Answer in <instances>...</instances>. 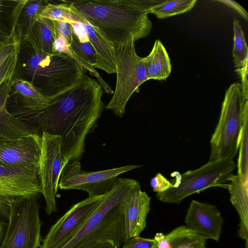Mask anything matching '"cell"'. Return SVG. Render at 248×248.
Returning a JSON list of instances; mask_svg holds the SVG:
<instances>
[{
    "instance_id": "cell-4",
    "label": "cell",
    "mask_w": 248,
    "mask_h": 248,
    "mask_svg": "<svg viewBox=\"0 0 248 248\" xmlns=\"http://www.w3.org/2000/svg\"><path fill=\"white\" fill-rule=\"evenodd\" d=\"M137 182L118 178L75 235L61 248H120L124 244L122 202Z\"/></svg>"
},
{
    "instance_id": "cell-5",
    "label": "cell",
    "mask_w": 248,
    "mask_h": 248,
    "mask_svg": "<svg viewBox=\"0 0 248 248\" xmlns=\"http://www.w3.org/2000/svg\"><path fill=\"white\" fill-rule=\"evenodd\" d=\"M248 105L240 83L232 84L226 90L219 120L210 140L209 161L233 159L239 149L243 115Z\"/></svg>"
},
{
    "instance_id": "cell-22",
    "label": "cell",
    "mask_w": 248,
    "mask_h": 248,
    "mask_svg": "<svg viewBox=\"0 0 248 248\" xmlns=\"http://www.w3.org/2000/svg\"><path fill=\"white\" fill-rule=\"evenodd\" d=\"M48 2L43 0H27L16 27L15 34L19 41L28 37L38 19L39 13Z\"/></svg>"
},
{
    "instance_id": "cell-27",
    "label": "cell",
    "mask_w": 248,
    "mask_h": 248,
    "mask_svg": "<svg viewBox=\"0 0 248 248\" xmlns=\"http://www.w3.org/2000/svg\"><path fill=\"white\" fill-rule=\"evenodd\" d=\"M46 4L39 14V17L48 18L54 21H66L75 23V14L71 10L70 3Z\"/></svg>"
},
{
    "instance_id": "cell-37",
    "label": "cell",
    "mask_w": 248,
    "mask_h": 248,
    "mask_svg": "<svg viewBox=\"0 0 248 248\" xmlns=\"http://www.w3.org/2000/svg\"><path fill=\"white\" fill-rule=\"evenodd\" d=\"M6 224H7L3 223L0 221V245L1 243L4 238V236L6 231L5 227L6 226Z\"/></svg>"
},
{
    "instance_id": "cell-25",
    "label": "cell",
    "mask_w": 248,
    "mask_h": 248,
    "mask_svg": "<svg viewBox=\"0 0 248 248\" xmlns=\"http://www.w3.org/2000/svg\"><path fill=\"white\" fill-rule=\"evenodd\" d=\"M197 2L196 0H162L151 7L148 13L159 19H165L190 11Z\"/></svg>"
},
{
    "instance_id": "cell-16",
    "label": "cell",
    "mask_w": 248,
    "mask_h": 248,
    "mask_svg": "<svg viewBox=\"0 0 248 248\" xmlns=\"http://www.w3.org/2000/svg\"><path fill=\"white\" fill-rule=\"evenodd\" d=\"M229 185L225 188L228 189L230 201L236 210L240 218L239 236L246 242L248 248V185L244 184L238 175L232 173L228 178Z\"/></svg>"
},
{
    "instance_id": "cell-30",
    "label": "cell",
    "mask_w": 248,
    "mask_h": 248,
    "mask_svg": "<svg viewBox=\"0 0 248 248\" xmlns=\"http://www.w3.org/2000/svg\"><path fill=\"white\" fill-rule=\"evenodd\" d=\"M156 246L154 239L135 237L123 244L122 248H154Z\"/></svg>"
},
{
    "instance_id": "cell-23",
    "label": "cell",
    "mask_w": 248,
    "mask_h": 248,
    "mask_svg": "<svg viewBox=\"0 0 248 248\" xmlns=\"http://www.w3.org/2000/svg\"><path fill=\"white\" fill-rule=\"evenodd\" d=\"M165 236L170 248H206L207 239L185 225L175 228Z\"/></svg>"
},
{
    "instance_id": "cell-10",
    "label": "cell",
    "mask_w": 248,
    "mask_h": 248,
    "mask_svg": "<svg viewBox=\"0 0 248 248\" xmlns=\"http://www.w3.org/2000/svg\"><path fill=\"white\" fill-rule=\"evenodd\" d=\"M142 166L130 165L100 171H86L81 169L80 161L69 163L62 170L58 188L83 190L89 196L104 195L111 189L120 175Z\"/></svg>"
},
{
    "instance_id": "cell-20",
    "label": "cell",
    "mask_w": 248,
    "mask_h": 248,
    "mask_svg": "<svg viewBox=\"0 0 248 248\" xmlns=\"http://www.w3.org/2000/svg\"><path fill=\"white\" fill-rule=\"evenodd\" d=\"M27 0H0V50L15 35L16 23Z\"/></svg>"
},
{
    "instance_id": "cell-14",
    "label": "cell",
    "mask_w": 248,
    "mask_h": 248,
    "mask_svg": "<svg viewBox=\"0 0 248 248\" xmlns=\"http://www.w3.org/2000/svg\"><path fill=\"white\" fill-rule=\"evenodd\" d=\"M151 198L142 191L139 182L132 187L122 202L124 217V243L140 236L146 226Z\"/></svg>"
},
{
    "instance_id": "cell-36",
    "label": "cell",
    "mask_w": 248,
    "mask_h": 248,
    "mask_svg": "<svg viewBox=\"0 0 248 248\" xmlns=\"http://www.w3.org/2000/svg\"><path fill=\"white\" fill-rule=\"evenodd\" d=\"M154 239L156 241L157 248H170L168 241L163 233H157Z\"/></svg>"
},
{
    "instance_id": "cell-33",
    "label": "cell",
    "mask_w": 248,
    "mask_h": 248,
    "mask_svg": "<svg viewBox=\"0 0 248 248\" xmlns=\"http://www.w3.org/2000/svg\"><path fill=\"white\" fill-rule=\"evenodd\" d=\"M19 40L16 34L0 50V66L18 48Z\"/></svg>"
},
{
    "instance_id": "cell-38",
    "label": "cell",
    "mask_w": 248,
    "mask_h": 248,
    "mask_svg": "<svg viewBox=\"0 0 248 248\" xmlns=\"http://www.w3.org/2000/svg\"><path fill=\"white\" fill-rule=\"evenodd\" d=\"M156 248V247H155V248Z\"/></svg>"
},
{
    "instance_id": "cell-13",
    "label": "cell",
    "mask_w": 248,
    "mask_h": 248,
    "mask_svg": "<svg viewBox=\"0 0 248 248\" xmlns=\"http://www.w3.org/2000/svg\"><path fill=\"white\" fill-rule=\"evenodd\" d=\"M41 147L38 134L0 137V165L13 169L39 167Z\"/></svg>"
},
{
    "instance_id": "cell-34",
    "label": "cell",
    "mask_w": 248,
    "mask_h": 248,
    "mask_svg": "<svg viewBox=\"0 0 248 248\" xmlns=\"http://www.w3.org/2000/svg\"><path fill=\"white\" fill-rule=\"evenodd\" d=\"M12 77L0 87V113L6 109V102L12 86Z\"/></svg>"
},
{
    "instance_id": "cell-21",
    "label": "cell",
    "mask_w": 248,
    "mask_h": 248,
    "mask_svg": "<svg viewBox=\"0 0 248 248\" xmlns=\"http://www.w3.org/2000/svg\"><path fill=\"white\" fill-rule=\"evenodd\" d=\"M56 37L54 21L39 17L26 39L39 50L46 54H53V45Z\"/></svg>"
},
{
    "instance_id": "cell-2",
    "label": "cell",
    "mask_w": 248,
    "mask_h": 248,
    "mask_svg": "<svg viewBox=\"0 0 248 248\" xmlns=\"http://www.w3.org/2000/svg\"><path fill=\"white\" fill-rule=\"evenodd\" d=\"M162 0H79L70 2L80 17L113 46L149 35L152 28L148 11Z\"/></svg>"
},
{
    "instance_id": "cell-19",
    "label": "cell",
    "mask_w": 248,
    "mask_h": 248,
    "mask_svg": "<svg viewBox=\"0 0 248 248\" xmlns=\"http://www.w3.org/2000/svg\"><path fill=\"white\" fill-rule=\"evenodd\" d=\"M148 79H166L170 74L171 65L168 53L161 41L156 39L149 54L142 58Z\"/></svg>"
},
{
    "instance_id": "cell-26",
    "label": "cell",
    "mask_w": 248,
    "mask_h": 248,
    "mask_svg": "<svg viewBox=\"0 0 248 248\" xmlns=\"http://www.w3.org/2000/svg\"><path fill=\"white\" fill-rule=\"evenodd\" d=\"M239 148L237 175L244 184L248 185V105L245 107L243 112Z\"/></svg>"
},
{
    "instance_id": "cell-7",
    "label": "cell",
    "mask_w": 248,
    "mask_h": 248,
    "mask_svg": "<svg viewBox=\"0 0 248 248\" xmlns=\"http://www.w3.org/2000/svg\"><path fill=\"white\" fill-rule=\"evenodd\" d=\"M133 37L124 44L114 46L117 75L113 96L106 106L116 116L122 118L132 94L148 80L142 58L136 53Z\"/></svg>"
},
{
    "instance_id": "cell-32",
    "label": "cell",
    "mask_w": 248,
    "mask_h": 248,
    "mask_svg": "<svg viewBox=\"0 0 248 248\" xmlns=\"http://www.w3.org/2000/svg\"><path fill=\"white\" fill-rule=\"evenodd\" d=\"M56 33L66 39L70 44L72 38L73 25L66 21H54Z\"/></svg>"
},
{
    "instance_id": "cell-8",
    "label": "cell",
    "mask_w": 248,
    "mask_h": 248,
    "mask_svg": "<svg viewBox=\"0 0 248 248\" xmlns=\"http://www.w3.org/2000/svg\"><path fill=\"white\" fill-rule=\"evenodd\" d=\"M37 197L23 198L13 202L0 248H38L43 238Z\"/></svg>"
},
{
    "instance_id": "cell-24",
    "label": "cell",
    "mask_w": 248,
    "mask_h": 248,
    "mask_svg": "<svg viewBox=\"0 0 248 248\" xmlns=\"http://www.w3.org/2000/svg\"><path fill=\"white\" fill-rule=\"evenodd\" d=\"M32 134L38 133L29 124L11 114L7 109L0 113V137L15 138Z\"/></svg>"
},
{
    "instance_id": "cell-31",
    "label": "cell",
    "mask_w": 248,
    "mask_h": 248,
    "mask_svg": "<svg viewBox=\"0 0 248 248\" xmlns=\"http://www.w3.org/2000/svg\"><path fill=\"white\" fill-rule=\"evenodd\" d=\"M150 185L154 192L156 193L164 192L172 186L170 181L161 173H157L150 181Z\"/></svg>"
},
{
    "instance_id": "cell-11",
    "label": "cell",
    "mask_w": 248,
    "mask_h": 248,
    "mask_svg": "<svg viewBox=\"0 0 248 248\" xmlns=\"http://www.w3.org/2000/svg\"><path fill=\"white\" fill-rule=\"evenodd\" d=\"M39 167L13 169L0 165V221L7 224L13 201L41 194Z\"/></svg>"
},
{
    "instance_id": "cell-29",
    "label": "cell",
    "mask_w": 248,
    "mask_h": 248,
    "mask_svg": "<svg viewBox=\"0 0 248 248\" xmlns=\"http://www.w3.org/2000/svg\"><path fill=\"white\" fill-rule=\"evenodd\" d=\"M17 50L18 48L0 66V87L15 73L17 62Z\"/></svg>"
},
{
    "instance_id": "cell-17",
    "label": "cell",
    "mask_w": 248,
    "mask_h": 248,
    "mask_svg": "<svg viewBox=\"0 0 248 248\" xmlns=\"http://www.w3.org/2000/svg\"><path fill=\"white\" fill-rule=\"evenodd\" d=\"M79 17L87 38L95 52L96 62L94 68L102 69L108 74L116 73L114 46L104 38L89 22Z\"/></svg>"
},
{
    "instance_id": "cell-12",
    "label": "cell",
    "mask_w": 248,
    "mask_h": 248,
    "mask_svg": "<svg viewBox=\"0 0 248 248\" xmlns=\"http://www.w3.org/2000/svg\"><path fill=\"white\" fill-rule=\"evenodd\" d=\"M106 194L88 196L74 204L50 227L43 238L40 248H61L64 246L77 233Z\"/></svg>"
},
{
    "instance_id": "cell-28",
    "label": "cell",
    "mask_w": 248,
    "mask_h": 248,
    "mask_svg": "<svg viewBox=\"0 0 248 248\" xmlns=\"http://www.w3.org/2000/svg\"><path fill=\"white\" fill-rule=\"evenodd\" d=\"M11 92L18 94L25 98L38 104H46L49 102L33 87L26 80L12 77Z\"/></svg>"
},
{
    "instance_id": "cell-18",
    "label": "cell",
    "mask_w": 248,
    "mask_h": 248,
    "mask_svg": "<svg viewBox=\"0 0 248 248\" xmlns=\"http://www.w3.org/2000/svg\"><path fill=\"white\" fill-rule=\"evenodd\" d=\"M233 45L232 57L235 72L241 79L244 95L248 97V47L244 33L239 21L233 22Z\"/></svg>"
},
{
    "instance_id": "cell-6",
    "label": "cell",
    "mask_w": 248,
    "mask_h": 248,
    "mask_svg": "<svg viewBox=\"0 0 248 248\" xmlns=\"http://www.w3.org/2000/svg\"><path fill=\"white\" fill-rule=\"evenodd\" d=\"M236 168L233 159H222L208 161L198 169L182 174L174 172L172 186L156 194L158 200L168 203L179 204L187 197L211 187H225L228 178Z\"/></svg>"
},
{
    "instance_id": "cell-9",
    "label": "cell",
    "mask_w": 248,
    "mask_h": 248,
    "mask_svg": "<svg viewBox=\"0 0 248 248\" xmlns=\"http://www.w3.org/2000/svg\"><path fill=\"white\" fill-rule=\"evenodd\" d=\"M68 163L62 151V137L43 132L38 177L46 202L45 210L48 216L58 212L56 196L59 181L63 168Z\"/></svg>"
},
{
    "instance_id": "cell-35",
    "label": "cell",
    "mask_w": 248,
    "mask_h": 248,
    "mask_svg": "<svg viewBox=\"0 0 248 248\" xmlns=\"http://www.w3.org/2000/svg\"><path fill=\"white\" fill-rule=\"evenodd\" d=\"M216 2L222 3L237 12L245 20L248 21V13L238 2L232 0H217Z\"/></svg>"
},
{
    "instance_id": "cell-1",
    "label": "cell",
    "mask_w": 248,
    "mask_h": 248,
    "mask_svg": "<svg viewBox=\"0 0 248 248\" xmlns=\"http://www.w3.org/2000/svg\"><path fill=\"white\" fill-rule=\"evenodd\" d=\"M103 90L94 79L84 75L73 88L46 104H38L10 92L6 109L12 115L43 132L60 136L62 151L69 163L80 161L87 135L94 131L104 110Z\"/></svg>"
},
{
    "instance_id": "cell-3",
    "label": "cell",
    "mask_w": 248,
    "mask_h": 248,
    "mask_svg": "<svg viewBox=\"0 0 248 248\" xmlns=\"http://www.w3.org/2000/svg\"><path fill=\"white\" fill-rule=\"evenodd\" d=\"M86 73L64 53L46 54L21 40L13 77L31 83L48 102L76 86Z\"/></svg>"
},
{
    "instance_id": "cell-15",
    "label": "cell",
    "mask_w": 248,
    "mask_h": 248,
    "mask_svg": "<svg viewBox=\"0 0 248 248\" xmlns=\"http://www.w3.org/2000/svg\"><path fill=\"white\" fill-rule=\"evenodd\" d=\"M223 220L221 213L208 202L192 200L185 218V226L205 239H219Z\"/></svg>"
}]
</instances>
